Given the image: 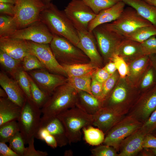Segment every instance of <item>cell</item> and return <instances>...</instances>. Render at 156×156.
Segmentation results:
<instances>
[{"mask_svg": "<svg viewBox=\"0 0 156 156\" xmlns=\"http://www.w3.org/2000/svg\"><path fill=\"white\" fill-rule=\"evenodd\" d=\"M19 131L17 121H12L0 126V142H8L10 139Z\"/></svg>", "mask_w": 156, "mask_h": 156, "instance_id": "35", "label": "cell"}, {"mask_svg": "<svg viewBox=\"0 0 156 156\" xmlns=\"http://www.w3.org/2000/svg\"><path fill=\"white\" fill-rule=\"evenodd\" d=\"M116 54L125 60L130 61L144 54L140 43L127 38H123L117 49Z\"/></svg>", "mask_w": 156, "mask_h": 156, "instance_id": "25", "label": "cell"}, {"mask_svg": "<svg viewBox=\"0 0 156 156\" xmlns=\"http://www.w3.org/2000/svg\"><path fill=\"white\" fill-rule=\"evenodd\" d=\"M92 74H89L79 77H68V82L77 92L83 91L93 95L91 90Z\"/></svg>", "mask_w": 156, "mask_h": 156, "instance_id": "33", "label": "cell"}, {"mask_svg": "<svg viewBox=\"0 0 156 156\" xmlns=\"http://www.w3.org/2000/svg\"><path fill=\"white\" fill-rule=\"evenodd\" d=\"M22 61L16 59L0 49V63L6 71L13 77L23 68Z\"/></svg>", "mask_w": 156, "mask_h": 156, "instance_id": "29", "label": "cell"}, {"mask_svg": "<svg viewBox=\"0 0 156 156\" xmlns=\"http://www.w3.org/2000/svg\"><path fill=\"white\" fill-rule=\"evenodd\" d=\"M30 51L35 55L51 73L64 76L67 75L62 66L55 59L49 44H41L27 40Z\"/></svg>", "mask_w": 156, "mask_h": 156, "instance_id": "13", "label": "cell"}, {"mask_svg": "<svg viewBox=\"0 0 156 156\" xmlns=\"http://www.w3.org/2000/svg\"><path fill=\"white\" fill-rule=\"evenodd\" d=\"M14 17L18 29L40 20V14L45 7L40 0H16Z\"/></svg>", "mask_w": 156, "mask_h": 156, "instance_id": "8", "label": "cell"}, {"mask_svg": "<svg viewBox=\"0 0 156 156\" xmlns=\"http://www.w3.org/2000/svg\"><path fill=\"white\" fill-rule=\"evenodd\" d=\"M145 135L139 129L125 139L119 145L118 156H134L143 149Z\"/></svg>", "mask_w": 156, "mask_h": 156, "instance_id": "20", "label": "cell"}, {"mask_svg": "<svg viewBox=\"0 0 156 156\" xmlns=\"http://www.w3.org/2000/svg\"><path fill=\"white\" fill-rule=\"evenodd\" d=\"M134 8L142 17L156 27V7L144 0H121Z\"/></svg>", "mask_w": 156, "mask_h": 156, "instance_id": "27", "label": "cell"}, {"mask_svg": "<svg viewBox=\"0 0 156 156\" xmlns=\"http://www.w3.org/2000/svg\"><path fill=\"white\" fill-rule=\"evenodd\" d=\"M142 146L143 148L156 149V137L151 133L145 135Z\"/></svg>", "mask_w": 156, "mask_h": 156, "instance_id": "51", "label": "cell"}, {"mask_svg": "<svg viewBox=\"0 0 156 156\" xmlns=\"http://www.w3.org/2000/svg\"><path fill=\"white\" fill-rule=\"evenodd\" d=\"M57 116L63 124L70 145L81 141L83 128L92 125L93 116L76 106L64 111Z\"/></svg>", "mask_w": 156, "mask_h": 156, "instance_id": "3", "label": "cell"}, {"mask_svg": "<svg viewBox=\"0 0 156 156\" xmlns=\"http://www.w3.org/2000/svg\"><path fill=\"white\" fill-rule=\"evenodd\" d=\"M23 69L26 72H29L38 69H45L38 59L31 54L25 57L22 61Z\"/></svg>", "mask_w": 156, "mask_h": 156, "instance_id": "39", "label": "cell"}, {"mask_svg": "<svg viewBox=\"0 0 156 156\" xmlns=\"http://www.w3.org/2000/svg\"><path fill=\"white\" fill-rule=\"evenodd\" d=\"M0 142V156H19L6 144Z\"/></svg>", "mask_w": 156, "mask_h": 156, "instance_id": "52", "label": "cell"}, {"mask_svg": "<svg viewBox=\"0 0 156 156\" xmlns=\"http://www.w3.org/2000/svg\"><path fill=\"white\" fill-rule=\"evenodd\" d=\"M154 36H156V27L151 25L137 29L125 38L141 43Z\"/></svg>", "mask_w": 156, "mask_h": 156, "instance_id": "32", "label": "cell"}, {"mask_svg": "<svg viewBox=\"0 0 156 156\" xmlns=\"http://www.w3.org/2000/svg\"><path fill=\"white\" fill-rule=\"evenodd\" d=\"M110 60L114 63L120 78H125L128 74L129 69L128 65L125 60L118 55L115 54Z\"/></svg>", "mask_w": 156, "mask_h": 156, "instance_id": "43", "label": "cell"}, {"mask_svg": "<svg viewBox=\"0 0 156 156\" xmlns=\"http://www.w3.org/2000/svg\"><path fill=\"white\" fill-rule=\"evenodd\" d=\"M73 155V153L70 150H66L64 153V156H70Z\"/></svg>", "mask_w": 156, "mask_h": 156, "instance_id": "56", "label": "cell"}, {"mask_svg": "<svg viewBox=\"0 0 156 156\" xmlns=\"http://www.w3.org/2000/svg\"><path fill=\"white\" fill-rule=\"evenodd\" d=\"M140 129L145 135L151 133L156 129V109Z\"/></svg>", "mask_w": 156, "mask_h": 156, "instance_id": "46", "label": "cell"}, {"mask_svg": "<svg viewBox=\"0 0 156 156\" xmlns=\"http://www.w3.org/2000/svg\"><path fill=\"white\" fill-rule=\"evenodd\" d=\"M155 73L150 64L142 79L140 86L142 89L146 90L156 84Z\"/></svg>", "mask_w": 156, "mask_h": 156, "instance_id": "41", "label": "cell"}, {"mask_svg": "<svg viewBox=\"0 0 156 156\" xmlns=\"http://www.w3.org/2000/svg\"><path fill=\"white\" fill-rule=\"evenodd\" d=\"M75 106L87 114L93 116L102 107V103L94 96L80 91L77 92Z\"/></svg>", "mask_w": 156, "mask_h": 156, "instance_id": "24", "label": "cell"}, {"mask_svg": "<svg viewBox=\"0 0 156 156\" xmlns=\"http://www.w3.org/2000/svg\"><path fill=\"white\" fill-rule=\"evenodd\" d=\"M14 79L17 81L27 98L32 100L30 83L28 73L22 68L16 73Z\"/></svg>", "mask_w": 156, "mask_h": 156, "instance_id": "36", "label": "cell"}, {"mask_svg": "<svg viewBox=\"0 0 156 156\" xmlns=\"http://www.w3.org/2000/svg\"><path fill=\"white\" fill-rule=\"evenodd\" d=\"M41 108L27 98L21 107V113L17 120L19 131L25 144H28L38 129L41 119Z\"/></svg>", "mask_w": 156, "mask_h": 156, "instance_id": "7", "label": "cell"}, {"mask_svg": "<svg viewBox=\"0 0 156 156\" xmlns=\"http://www.w3.org/2000/svg\"><path fill=\"white\" fill-rule=\"evenodd\" d=\"M77 91L68 82L57 87L41 108L43 116L55 117L75 106Z\"/></svg>", "mask_w": 156, "mask_h": 156, "instance_id": "2", "label": "cell"}, {"mask_svg": "<svg viewBox=\"0 0 156 156\" xmlns=\"http://www.w3.org/2000/svg\"><path fill=\"white\" fill-rule=\"evenodd\" d=\"M55 59L60 64L71 65L90 62L88 56L66 39L54 35L49 44Z\"/></svg>", "mask_w": 156, "mask_h": 156, "instance_id": "5", "label": "cell"}, {"mask_svg": "<svg viewBox=\"0 0 156 156\" xmlns=\"http://www.w3.org/2000/svg\"><path fill=\"white\" fill-rule=\"evenodd\" d=\"M28 75L39 88L49 96L57 87L68 82V78L50 73L46 69L29 71Z\"/></svg>", "mask_w": 156, "mask_h": 156, "instance_id": "15", "label": "cell"}, {"mask_svg": "<svg viewBox=\"0 0 156 156\" xmlns=\"http://www.w3.org/2000/svg\"><path fill=\"white\" fill-rule=\"evenodd\" d=\"M35 137L32 138L28 143V146L26 148L23 156H47L48 155L46 151L35 149L34 146Z\"/></svg>", "mask_w": 156, "mask_h": 156, "instance_id": "47", "label": "cell"}, {"mask_svg": "<svg viewBox=\"0 0 156 156\" xmlns=\"http://www.w3.org/2000/svg\"><path fill=\"white\" fill-rule=\"evenodd\" d=\"M18 29L14 16L0 14V37H8Z\"/></svg>", "mask_w": 156, "mask_h": 156, "instance_id": "31", "label": "cell"}, {"mask_svg": "<svg viewBox=\"0 0 156 156\" xmlns=\"http://www.w3.org/2000/svg\"><path fill=\"white\" fill-rule=\"evenodd\" d=\"M111 75L103 67L97 68L92 76L98 81L103 83Z\"/></svg>", "mask_w": 156, "mask_h": 156, "instance_id": "49", "label": "cell"}, {"mask_svg": "<svg viewBox=\"0 0 156 156\" xmlns=\"http://www.w3.org/2000/svg\"><path fill=\"white\" fill-rule=\"evenodd\" d=\"M66 73L68 77H79L92 74L98 68L91 62L68 65L61 64Z\"/></svg>", "mask_w": 156, "mask_h": 156, "instance_id": "28", "label": "cell"}, {"mask_svg": "<svg viewBox=\"0 0 156 156\" xmlns=\"http://www.w3.org/2000/svg\"><path fill=\"white\" fill-rule=\"evenodd\" d=\"M156 109V84L145 90L136 101L126 115L132 116L143 123Z\"/></svg>", "mask_w": 156, "mask_h": 156, "instance_id": "12", "label": "cell"}, {"mask_svg": "<svg viewBox=\"0 0 156 156\" xmlns=\"http://www.w3.org/2000/svg\"><path fill=\"white\" fill-rule=\"evenodd\" d=\"M0 97H8L6 92L4 89L1 88H0Z\"/></svg>", "mask_w": 156, "mask_h": 156, "instance_id": "55", "label": "cell"}, {"mask_svg": "<svg viewBox=\"0 0 156 156\" xmlns=\"http://www.w3.org/2000/svg\"><path fill=\"white\" fill-rule=\"evenodd\" d=\"M103 88V83L98 81L92 76L91 84V91L92 94L100 100Z\"/></svg>", "mask_w": 156, "mask_h": 156, "instance_id": "48", "label": "cell"}, {"mask_svg": "<svg viewBox=\"0 0 156 156\" xmlns=\"http://www.w3.org/2000/svg\"><path fill=\"white\" fill-rule=\"evenodd\" d=\"M0 49L12 57L23 61L31 54L27 40L8 37H0Z\"/></svg>", "mask_w": 156, "mask_h": 156, "instance_id": "18", "label": "cell"}, {"mask_svg": "<svg viewBox=\"0 0 156 156\" xmlns=\"http://www.w3.org/2000/svg\"><path fill=\"white\" fill-rule=\"evenodd\" d=\"M151 133L156 137V129Z\"/></svg>", "mask_w": 156, "mask_h": 156, "instance_id": "60", "label": "cell"}, {"mask_svg": "<svg viewBox=\"0 0 156 156\" xmlns=\"http://www.w3.org/2000/svg\"><path fill=\"white\" fill-rule=\"evenodd\" d=\"M9 147L19 156H23L26 150L25 142L20 131L17 132L10 140Z\"/></svg>", "mask_w": 156, "mask_h": 156, "instance_id": "38", "label": "cell"}, {"mask_svg": "<svg viewBox=\"0 0 156 156\" xmlns=\"http://www.w3.org/2000/svg\"><path fill=\"white\" fill-rule=\"evenodd\" d=\"M120 78V75L117 71L103 83L102 92L100 99L102 103L114 88Z\"/></svg>", "mask_w": 156, "mask_h": 156, "instance_id": "40", "label": "cell"}, {"mask_svg": "<svg viewBox=\"0 0 156 156\" xmlns=\"http://www.w3.org/2000/svg\"><path fill=\"white\" fill-rule=\"evenodd\" d=\"M84 139L87 143L92 146H99L103 143L105 134L99 128L90 125L83 128Z\"/></svg>", "mask_w": 156, "mask_h": 156, "instance_id": "30", "label": "cell"}, {"mask_svg": "<svg viewBox=\"0 0 156 156\" xmlns=\"http://www.w3.org/2000/svg\"><path fill=\"white\" fill-rule=\"evenodd\" d=\"M103 67L110 75L114 73L117 70L114 63L112 60L109 61Z\"/></svg>", "mask_w": 156, "mask_h": 156, "instance_id": "53", "label": "cell"}, {"mask_svg": "<svg viewBox=\"0 0 156 156\" xmlns=\"http://www.w3.org/2000/svg\"><path fill=\"white\" fill-rule=\"evenodd\" d=\"M91 152L93 156H118V153L115 149L112 146L105 144L99 145L92 149Z\"/></svg>", "mask_w": 156, "mask_h": 156, "instance_id": "44", "label": "cell"}, {"mask_svg": "<svg viewBox=\"0 0 156 156\" xmlns=\"http://www.w3.org/2000/svg\"><path fill=\"white\" fill-rule=\"evenodd\" d=\"M35 138L44 141L47 145L55 149L58 146L55 138L44 127H39L35 135Z\"/></svg>", "mask_w": 156, "mask_h": 156, "instance_id": "42", "label": "cell"}, {"mask_svg": "<svg viewBox=\"0 0 156 156\" xmlns=\"http://www.w3.org/2000/svg\"><path fill=\"white\" fill-rule=\"evenodd\" d=\"M40 20L54 35L63 37L77 46L79 41L77 30L64 10H59L51 2L46 5L41 12Z\"/></svg>", "mask_w": 156, "mask_h": 156, "instance_id": "1", "label": "cell"}, {"mask_svg": "<svg viewBox=\"0 0 156 156\" xmlns=\"http://www.w3.org/2000/svg\"><path fill=\"white\" fill-rule=\"evenodd\" d=\"M16 0H0V2L14 4Z\"/></svg>", "mask_w": 156, "mask_h": 156, "instance_id": "58", "label": "cell"}, {"mask_svg": "<svg viewBox=\"0 0 156 156\" xmlns=\"http://www.w3.org/2000/svg\"><path fill=\"white\" fill-rule=\"evenodd\" d=\"M28 75L30 83L32 101L37 106L41 108L46 102L49 96L42 90Z\"/></svg>", "mask_w": 156, "mask_h": 156, "instance_id": "34", "label": "cell"}, {"mask_svg": "<svg viewBox=\"0 0 156 156\" xmlns=\"http://www.w3.org/2000/svg\"><path fill=\"white\" fill-rule=\"evenodd\" d=\"M15 13L14 4L0 2V14L14 16Z\"/></svg>", "mask_w": 156, "mask_h": 156, "instance_id": "50", "label": "cell"}, {"mask_svg": "<svg viewBox=\"0 0 156 156\" xmlns=\"http://www.w3.org/2000/svg\"><path fill=\"white\" fill-rule=\"evenodd\" d=\"M53 36L46 25L39 20L25 28L17 30L8 38L49 44Z\"/></svg>", "mask_w": 156, "mask_h": 156, "instance_id": "14", "label": "cell"}, {"mask_svg": "<svg viewBox=\"0 0 156 156\" xmlns=\"http://www.w3.org/2000/svg\"><path fill=\"white\" fill-rule=\"evenodd\" d=\"M96 14L109 8L121 0H82Z\"/></svg>", "mask_w": 156, "mask_h": 156, "instance_id": "37", "label": "cell"}, {"mask_svg": "<svg viewBox=\"0 0 156 156\" xmlns=\"http://www.w3.org/2000/svg\"><path fill=\"white\" fill-rule=\"evenodd\" d=\"M64 11L78 31L88 30L90 23L96 14L82 0H71Z\"/></svg>", "mask_w": 156, "mask_h": 156, "instance_id": "10", "label": "cell"}, {"mask_svg": "<svg viewBox=\"0 0 156 156\" xmlns=\"http://www.w3.org/2000/svg\"><path fill=\"white\" fill-rule=\"evenodd\" d=\"M79 41L77 47L89 58L90 62L102 68L103 58L97 48L96 38L92 32L78 31Z\"/></svg>", "mask_w": 156, "mask_h": 156, "instance_id": "16", "label": "cell"}, {"mask_svg": "<svg viewBox=\"0 0 156 156\" xmlns=\"http://www.w3.org/2000/svg\"><path fill=\"white\" fill-rule=\"evenodd\" d=\"M45 5H47L51 2L52 0H40Z\"/></svg>", "mask_w": 156, "mask_h": 156, "instance_id": "59", "label": "cell"}, {"mask_svg": "<svg viewBox=\"0 0 156 156\" xmlns=\"http://www.w3.org/2000/svg\"><path fill=\"white\" fill-rule=\"evenodd\" d=\"M143 123L131 116L126 115L114 126L106 134L104 144L114 147L118 152L121 142L140 129Z\"/></svg>", "mask_w": 156, "mask_h": 156, "instance_id": "9", "label": "cell"}, {"mask_svg": "<svg viewBox=\"0 0 156 156\" xmlns=\"http://www.w3.org/2000/svg\"><path fill=\"white\" fill-rule=\"evenodd\" d=\"M21 107L8 97H0V126L12 121H17Z\"/></svg>", "mask_w": 156, "mask_h": 156, "instance_id": "26", "label": "cell"}, {"mask_svg": "<svg viewBox=\"0 0 156 156\" xmlns=\"http://www.w3.org/2000/svg\"><path fill=\"white\" fill-rule=\"evenodd\" d=\"M145 55L156 54V36H152L140 43Z\"/></svg>", "mask_w": 156, "mask_h": 156, "instance_id": "45", "label": "cell"}, {"mask_svg": "<svg viewBox=\"0 0 156 156\" xmlns=\"http://www.w3.org/2000/svg\"><path fill=\"white\" fill-rule=\"evenodd\" d=\"M148 3L156 7V0H144Z\"/></svg>", "mask_w": 156, "mask_h": 156, "instance_id": "57", "label": "cell"}, {"mask_svg": "<svg viewBox=\"0 0 156 156\" xmlns=\"http://www.w3.org/2000/svg\"><path fill=\"white\" fill-rule=\"evenodd\" d=\"M126 116L112 108L102 107L93 116L92 125L101 130L106 135Z\"/></svg>", "mask_w": 156, "mask_h": 156, "instance_id": "17", "label": "cell"}, {"mask_svg": "<svg viewBox=\"0 0 156 156\" xmlns=\"http://www.w3.org/2000/svg\"><path fill=\"white\" fill-rule=\"evenodd\" d=\"M92 31L103 59L105 61H109L113 56L116 54L118 47L123 38L108 30L103 25L96 27Z\"/></svg>", "mask_w": 156, "mask_h": 156, "instance_id": "11", "label": "cell"}, {"mask_svg": "<svg viewBox=\"0 0 156 156\" xmlns=\"http://www.w3.org/2000/svg\"><path fill=\"white\" fill-rule=\"evenodd\" d=\"M0 85L6 92L8 98L22 107L27 98L15 79L3 72L0 73Z\"/></svg>", "mask_w": 156, "mask_h": 156, "instance_id": "22", "label": "cell"}, {"mask_svg": "<svg viewBox=\"0 0 156 156\" xmlns=\"http://www.w3.org/2000/svg\"><path fill=\"white\" fill-rule=\"evenodd\" d=\"M150 64L153 68L156 74V54L149 56Z\"/></svg>", "mask_w": 156, "mask_h": 156, "instance_id": "54", "label": "cell"}, {"mask_svg": "<svg viewBox=\"0 0 156 156\" xmlns=\"http://www.w3.org/2000/svg\"><path fill=\"white\" fill-rule=\"evenodd\" d=\"M125 4L121 0L112 7L101 11L89 23L88 30L92 31L95 28L99 25L116 20L123 12Z\"/></svg>", "mask_w": 156, "mask_h": 156, "instance_id": "23", "label": "cell"}, {"mask_svg": "<svg viewBox=\"0 0 156 156\" xmlns=\"http://www.w3.org/2000/svg\"><path fill=\"white\" fill-rule=\"evenodd\" d=\"M40 127L45 128L55 138L58 146L62 147L69 144L64 127L57 116L41 117Z\"/></svg>", "mask_w": 156, "mask_h": 156, "instance_id": "19", "label": "cell"}, {"mask_svg": "<svg viewBox=\"0 0 156 156\" xmlns=\"http://www.w3.org/2000/svg\"><path fill=\"white\" fill-rule=\"evenodd\" d=\"M151 25L131 7L125 8L119 17L115 21L103 24L107 29L123 38H126L140 27Z\"/></svg>", "mask_w": 156, "mask_h": 156, "instance_id": "6", "label": "cell"}, {"mask_svg": "<svg viewBox=\"0 0 156 156\" xmlns=\"http://www.w3.org/2000/svg\"><path fill=\"white\" fill-rule=\"evenodd\" d=\"M125 78H120L115 87L102 102V107L111 108L126 115L135 102L136 92Z\"/></svg>", "mask_w": 156, "mask_h": 156, "instance_id": "4", "label": "cell"}, {"mask_svg": "<svg viewBox=\"0 0 156 156\" xmlns=\"http://www.w3.org/2000/svg\"><path fill=\"white\" fill-rule=\"evenodd\" d=\"M150 64L149 56L143 55L129 61L128 64L129 72L125 77L129 84L136 86Z\"/></svg>", "mask_w": 156, "mask_h": 156, "instance_id": "21", "label": "cell"}]
</instances>
